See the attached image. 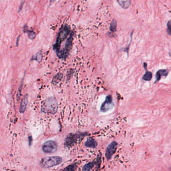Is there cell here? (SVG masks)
Returning a JSON list of instances; mask_svg holds the SVG:
<instances>
[{
  "instance_id": "24",
  "label": "cell",
  "mask_w": 171,
  "mask_h": 171,
  "mask_svg": "<svg viewBox=\"0 0 171 171\" xmlns=\"http://www.w3.org/2000/svg\"><path fill=\"white\" fill-rule=\"evenodd\" d=\"M55 1V0H50V4L53 3V2H54Z\"/></svg>"
},
{
  "instance_id": "15",
  "label": "cell",
  "mask_w": 171,
  "mask_h": 171,
  "mask_svg": "<svg viewBox=\"0 0 171 171\" xmlns=\"http://www.w3.org/2000/svg\"><path fill=\"white\" fill-rule=\"evenodd\" d=\"M95 165V162H89L87 164H85L82 168V170L83 171H90L93 168Z\"/></svg>"
},
{
  "instance_id": "22",
  "label": "cell",
  "mask_w": 171,
  "mask_h": 171,
  "mask_svg": "<svg viewBox=\"0 0 171 171\" xmlns=\"http://www.w3.org/2000/svg\"><path fill=\"white\" fill-rule=\"evenodd\" d=\"M29 139V145H31V144L32 143V137L31 136H30V137H28Z\"/></svg>"
},
{
  "instance_id": "9",
  "label": "cell",
  "mask_w": 171,
  "mask_h": 171,
  "mask_svg": "<svg viewBox=\"0 0 171 171\" xmlns=\"http://www.w3.org/2000/svg\"><path fill=\"white\" fill-rule=\"evenodd\" d=\"M169 71L167 69L159 70L156 74V81L155 82L159 81L162 76H167L169 73Z\"/></svg>"
},
{
  "instance_id": "13",
  "label": "cell",
  "mask_w": 171,
  "mask_h": 171,
  "mask_svg": "<svg viewBox=\"0 0 171 171\" xmlns=\"http://www.w3.org/2000/svg\"><path fill=\"white\" fill-rule=\"evenodd\" d=\"M119 6L124 9H128L132 3L131 0H117Z\"/></svg>"
},
{
  "instance_id": "11",
  "label": "cell",
  "mask_w": 171,
  "mask_h": 171,
  "mask_svg": "<svg viewBox=\"0 0 171 171\" xmlns=\"http://www.w3.org/2000/svg\"><path fill=\"white\" fill-rule=\"evenodd\" d=\"M85 146L90 148H95L98 146V143L92 137H89L85 141Z\"/></svg>"
},
{
  "instance_id": "4",
  "label": "cell",
  "mask_w": 171,
  "mask_h": 171,
  "mask_svg": "<svg viewBox=\"0 0 171 171\" xmlns=\"http://www.w3.org/2000/svg\"><path fill=\"white\" fill-rule=\"evenodd\" d=\"M44 111H46L47 113H55L57 110V104L56 100L54 98H47L44 103Z\"/></svg>"
},
{
  "instance_id": "8",
  "label": "cell",
  "mask_w": 171,
  "mask_h": 171,
  "mask_svg": "<svg viewBox=\"0 0 171 171\" xmlns=\"http://www.w3.org/2000/svg\"><path fill=\"white\" fill-rule=\"evenodd\" d=\"M81 135L77 134H72L68 135L65 140V145L67 146H71L72 145L77 141V139L80 138Z\"/></svg>"
},
{
  "instance_id": "16",
  "label": "cell",
  "mask_w": 171,
  "mask_h": 171,
  "mask_svg": "<svg viewBox=\"0 0 171 171\" xmlns=\"http://www.w3.org/2000/svg\"><path fill=\"white\" fill-rule=\"evenodd\" d=\"M134 30H133L131 32V34H130V43L128 45V46H126V48H121L120 49V51H124L126 52L128 54V53H129V50H130V46L132 43V39H133V33H134Z\"/></svg>"
},
{
  "instance_id": "21",
  "label": "cell",
  "mask_w": 171,
  "mask_h": 171,
  "mask_svg": "<svg viewBox=\"0 0 171 171\" xmlns=\"http://www.w3.org/2000/svg\"><path fill=\"white\" fill-rule=\"evenodd\" d=\"M25 1V0H23V2L20 4V7H19V12L21 10H22V9L23 6V5L24 4Z\"/></svg>"
},
{
  "instance_id": "2",
  "label": "cell",
  "mask_w": 171,
  "mask_h": 171,
  "mask_svg": "<svg viewBox=\"0 0 171 171\" xmlns=\"http://www.w3.org/2000/svg\"><path fill=\"white\" fill-rule=\"evenodd\" d=\"M62 162L61 157L59 156L46 157L42 159L40 161V165L45 169L53 167L61 164Z\"/></svg>"
},
{
  "instance_id": "20",
  "label": "cell",
  "mask_w": 171,
  "mask_h": 171,
  "mask_svg": "<svg viewBox=\"0 0 171 171\" xmlns=\"http://www.w3.org/2000/svg\"><path fill=\"white\" fill-rule=\"evenodd\" d=\"M74 168H75V167L74 166V165H71L68 166L64 170H67V171H72V170H74Z\"/></svg>"
},
{
  "instance_id": "14",
  "label": "cell",
  "mask_w": 171,
  "mask_h": 171,
  "mask_svg": "<svg viewBox=\"0 0 171 171\" xmlns=\"http://www.w3.org/2000/svg\"><path fill=\"white\" fill-rule=\"evenodd\" d=\"M117 21L115 19H113V21H111L109 29L111 32V33H113L114 32L116 31L117 30Z\"/></svg>"
},
{
  "instance_id": "19",
  "label": "cell",
  "mask_w": 171,
  "mask_h": 171,
  "mask_svg": "<svg viewBox=\"0 0 171 171\" xmlns=\"http://www.w3.org/2000/svg\"><path fill=\"white\" fill-rule=\"evenodd\" d=\"M25 32H27L28 35V37L31 39L33 40L34 38H35L36 36V34L35 33V32L32 31H29V30H27V31Z\"/></svg>"
},
{
  "instance_id": "17",
  "label": "cell",
  "mask_w": 171,
  "mask_h": 171,
  "mask_svg": "<svg viewBox=\"0 0 171 171\" xmlns=\"http://www.w3.org/2000/svg\"><path fill=\"white\" fill-rule=\"evenodd\" d=\"M42 53L41 52L37 53L35 56L33 57V60H36L38 61V62H41V61L42 60Z\"/></svg>"
},
{
  "instance_id": "1",
  "label": "cell",
  "mask_w": 171,
  "mask_h": 171,
  "mask_svg": "<svg viewBox=\"0 0 171 171\" xmlns=\"http://www.w3.org/2000/svg\"><path fill=\"white\" fill-rule=\"evenodd\" d=\"M71 32L70 28L67 26H64L62 28L60 29V31L57 35L56 43L53 47V48L54 49L55 51H56L57 54L60 52L61 44L66 39L67 37H68V35Z\"/></svg>"
},
{
  "instance_id": "23",
  "label": "cell",
  "mask_w": 171,
  "mask_h": 171,
  "mask_svg": "<svg viewBox=\"0 0 171 171\" xmlns=\"http://www.w3.org/2000/svg\"><path fill=\"white\" fill-rule=\"evenodd\" d=\"M19 39H20V36H19L17 38V45H18V42L19 41Z\"/></svg>"
},
{
  "instance_id": "18",
  "label": "cell",
  "mask_w": 171,
  "mask_h": 171,
  "mask_svg": "<svg viewBox=\"0 0 171 171\" xmlns=\"http://www.w3.org/2000/svg\"><path fill=\"white\" fill-rule=\"evenodd\" d=\"M166 32L169 35L171 36V19L168 22L167 24Z\"/></svg>"
},
{
  "instance_id": "6",
  "label": "cell",
  "mask_w": 171,
  "mask_h": 171,
  "mask_svg": "<svg viewBox=\"0 0 171 171\" xmlns=\"http://www.w3.org/2000/svg\"><path fill=\"white\" fill-rule=\"evenodd\" d=\"M113 98L111 95H107L106 97L105 101L102 104L101 107H100V111L102 112H106L109 111V110L111 109L113 106Z\"/></svg>"
},
{
  "instance_id": "25",
  "label": "cell",
  "mask_w": 171,
  "mask_h": 171,
  "mask_svg": "<svg viewBox=\"0 0 171 171\" xmlns=\"http://www.w3.org/2000/svg\"></svg>"
},
{
  "instance_id": "12",
  "label": "cell",
  "mask_w": 171,
  "mask_h": 171,
  "mask_svg": "<svg viewBox=\"0 0 171 171\" xmlns=\"http://www.w3.org/2000/svg\"><path fill=\"white\" fill-rule=\"evenodd\" d=\"M144 67L146 70V73L143 76L142 79L145 81H150L152 78V74L151 72L147 70V63L146 62L144 63Z\"/></svg>"
},
{
  "instance_id": "5",
  "label": "cell",
  "mask_w": 171,
  "mask_h": 171,
  "mask_svg": "<svg viewBox=\"0 0 171 171\" xmlns=\"http://www.w3.org/2000/svg\"><path fill=\"white\" fill-rule=\"evenodd\" d=\"M58 148L57 144L56 141L50 140L46 141L42 145V150L45 153L52 154L56 152Z\"/></svg>"
},
{
  "instance_id": "7",
  "label": "cell",
  "mask_w": 171,
  "mask_h": 171,
  "mask_svg": "<svg viewBox=\"0 0 171 171\" xmlns=\"http://www.w3.org/2000/svg\"><path fill=\"white\" fill-rule=\"evenodd\" d=\"M117 146H118L117 143L116 141H113L107 147L106 150V152H105V156L107 160L111 159L113 155L117 150Z\"/></svg>"
},
{
  "instance_id": "3",
  "label": "cell",
  "mask_w": 171,
  "mask_h": 171,
  "mask_svg": "<svg viewBox=\"0 0 171 171\" xmlns=\"http://www.w3.org/2000/svg\"><path fill=\"white\" fill-rule=\"evenodd\" d=\"M73 33L71 32L70 34L69 37H68L66 41L64 48L60 51L58 54L57 55L59 58L63 59L67 58V57L69 54L70 50L71 48L72 41H73Z\"/></svg>"
},
{
  "instance_id": "10",
  "label": "cell",
  "mask_w": 171,
  "mask_h": 171,
  "mask_svg": "<svg viewBox=\"0 0 171 171\" xmlns=\"http://www.w3.org/2000/svg\"><path fill=\"white\" fill-rule=\"evenodd\" d=\"M28 95L26 94L23 98L21 101V104L20 106V113H24L25 110L26 109L27 106L28 104Z\"/></svg>"
}]
</instances>
